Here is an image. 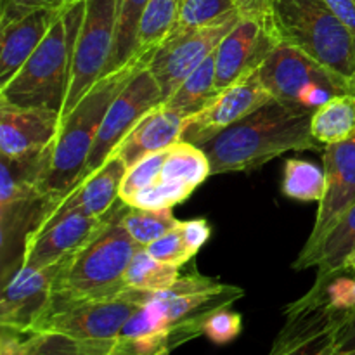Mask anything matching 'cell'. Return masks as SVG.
<instances>
[{
	"label": "cell",
	"instance_id": "1",
	"mask_svg": "<svg viewBox=\"0 0 355 355\" xmlns=\"http://www.w3.org/2000/svg\"><path fill=\"white\" fill-rule=\"evenodd\" d=\"M312 111L272 99L203 146L211 175L248 172L288 151L321 148L312 135Z\"/></svg>",
	"mask_w": 355,
	"mask_h": 355
},
{
	"label": "cell",
	"instance_id": "2",
	"mask_svg": "<svg viewBox=\"0 0 355 355\" xmlns=\"http://www.w3.org/2000/svg\"><path fill=\"white\" fill-rule=\"evenodd\" d=\"M49 159L51 146L19 159L0 158V286L23 267L30 243L64 200L40 184Z\"/></svg>",
	"mask_w": 355,
	"mask_h": 355
},
{
	"label": "cell",
	"instance_id": "3",
	"mask_svg": "<svg viewBox=\"0 0 355 355\" xmlns=\"http://www.w3.org/2000/svg\"><path fill=\"white\" fill-rule=\"evenodd\" d=\"M155 51L137 52L123 68L103 76L78 104L61 118L58 137L51 146L49 166L40 182L47 193L66 198L76 186L107 110L135 73L149 64Z\"/></svg>",
	"mask_w": 355,
	"mask_h": 355
},
{
	"label": "cell",
	"instance_id": "4",
	"mask_svg": "<svg viewBox=\"0 0 355 355\" xmlns=\"http://www.w3.org/2000/svg\"><path fill=\"white\" fill-rule=\"evenodd\" d=\"M125 208L127 205L118 200L89 241L62 262L52 295L111 298L127 291L125 272L142 246L125 229L121 220Z\"/></svg>",
	"mask_w": 355,
	"mask_h": 355
},
{
	"label": "cell",
	"instance_id": "5",
	"mask_svg": "<svg viewBox=\"0 0 355 355\" xmlns=\"http://www.w3.org/2000/svg\"><path fill=\"white\" fill-rule=\"evenodd\" d=\"M85 14V0L66 7L23 68L0 87V104L44 107L62 113L69 90L73 52Z\"/></svg>",
	"mask_w": 355,
	"mask_h": 355
},
{
	"label": "cell",
	"instance_id": "6",
	"mask_svg": "<svg viewBox=\"0 0 355 355\" xmlns=\"http://www.w3.org/2000/svg\"><path fill=\"white\" fill-rule=\"evenodd\" d=\"M272 21L281 42L300 49L350 82L355 37L324 0H272Z\"/></svg>",
	"mask_w": 355,
	"mask_h": 355
},
{
	"label": "cell",
	"instance_id": "7",
	"mask_svg": "<svg viewBox=\"0 0 355 355\" xmlns=\"http://www.w3.org/2000/svg\"><path fill=\"white\" fill-rule=\"evenodd\" d=\"M259 76L274 99L312 113L333 97L350 94L349 80L284 42L263 61Z\"/></svg>",
	"mask_w": 355,
	"mask_h": 355
},
{
	"label": "cell",
	"instance_id": "8",
	"mask_svg": "<svg viewBox=\"0 0 355 355\" xmlns=\"http://www.w3.org/2000/svg\"><path fill=\"white\" fill-rule=\"evenodd\" d=\"M123 293L111 298H66L52 295L35 333H54L80 340H114L137 309Z\"/></svg>",
	"mask_w": 355,
	"mask_h": 355
},
{
	"label": "cell",
	"instance_id": "9",
	"mask_svg": "<svg viewBox=\"0 0 355 355\" xmlns=\"http://www.w3.org/2000/svg\"><path fill=\"white\" fill-rule=\"evenodd\" d=\"M118 0H85V14L76 37L69 90L61 118L106 76L116 30Z\"/></svg>",
	"mask_w": 355,
	"mask_h": 355
},
{
	"label": "cell",
	"instance_id": "10",
	"mask_svg": "<svg viewBox=\"0 0 355 355\" xmlns=\"http://www.w3.org/2000/svg\"><path fill=\"white\" fill-rule=\"evenodd\" d=\"M239 12H232L225 19L210 26L173 28L168 37L156 47L148 68L155 75L162 89L163 103L175 92L180 83L208 58L217 51L220 42L227 37L229 31L239 23Z\"/></svg>",
	"mask_w": 355,
	"mask_h": 355
},
{
	"label": "cell",
	"instance_id": "11",
	"mask_svg": "<svg viewBox=\"0 0 355 355\" xmlns=\"http://www.w3.org/2000/svg\"><path fill=\"white\" fill-rule=\"evenodd\" d=\"M163 96L155 75L148 66L139 69L134 78L127 83L123 90L116 96L113 104L107 110L96 141H94L90 155L87 158L85 168L82 177L76 182L78 186L83 179L92 175L99 166L104 165L107 158L114 153V149L121 144L125 137L130 134L132 128L155 107L162 106Z\"/></svg>",
	"mask_w": 355,
	"mask_h": 355
},
{
	"label": "cell",
	"instance_id": "12",
	"mask_svg": "<svg viewBox=\"0 0 355 355\" xmlns=\"http://www.w3.org/2000/svg\"><path fill=\"white\" fill-rule=\"evenodd\" d=\"M324 196L319 201L318 217L293 269H309V262L340 218L355 205V137L324 148Z\"/></svg>",
	"mask_w": 355,
	"mask_h": 355
},
{
	"label": "cell",
	"instance_id": "13",
	"mask_svg": "<svg viewBox=\"0 0 355 355\" xmlns=\"http://www.w3.org/2000/svg\"><path fill=\"white\" fill-rule=\"evenodd\" d=\"M343 318L345 311L333 309L324 293L309 291L288 305L286 322L269 355H331Z\"/></svg>",
	"mask_w": 355,
	"mask_h": 355
},
{
	"label": "cell",
	"instance_id": "14",
	"mask_svg": "<svg viewBox=\"0 0 355 355\" xmlns=\"http://www.w3.org/2000/svg\"><path fill=\"white\" fill-rule=\"evenodd\" d=\"M272 99L274 97L270 96L269 90L260 82L259 69H257L255 73L243 76L241 80L218 92L200 113L187 118L182 141L203 148L218 134L255 113Z\"/></svg>",
	"mask_w": 355,
	"mask_h": 355
},
{
	"label": "cell",
	"instance_id": "15",
	"mask_svg": "<svg viewBox=\"0 0 355 355\" xmlns=\"http://www.w3.org/2000/svg\"><path fill=\"white\" fill-rule=\"evenodd\" d=\"M279 44L276 31L259 21L241 17L215 51L217 92H222L243 76L255 73Z\"/></svg>",
	"mask_w": 355,
	"mask_h": 355
},
{
	"label": "cell",
	"instance_id": "16",
	"mask_svg": "<svg viewBox=\"0 0 355 355\" xmlns=\"http://www.w3.org/2000/svg\"><path fill=\"white\" fill-rule=\"evenodd\" d=\"M62 262L37 269L21 267L3 284L0 297V326H10L24 331L33 329L35 322L51 302L55 276L61 270Z\"/></svg>",
	"mask_w": 355,
	"mask_h": 355
},
{
	"label": "cell",
	"instance_id": "17",
	"mask_svg": "<svg viewBox=\"0 0 355 355\" xmlns=\"http://www.w3.org/2000/svg\"><path fill=\"white\" fill-rule=\"evenodd\" d=\"M61 113L0 104V158L19 159L45 151L58 137Z\"/></svg>",
	"mask_w": 355,
	"mask_h": 355
},
{
	"label": "cell",
	"instance_id": "18",
	"mask_svg": "<svg viewBox=\"0 0 355 355\" xmlns=\"http://www.w3.org/2000/svg\"><path fill=\"white\" fill-rule=\"evenodd\" d=\"M125 173H127V165L120 156L113 153L103 166H99L92 175L83 179L78 186L69 191L68 196L61 201V205L55 208V211L42 225V229L68 214H82L90 218H103L120 200V187Z\"/></svg>",
	"mask_w": 355,
	"mask_h": 355
},
{
	"label": "cell",
	"instance_id": "19",
	"mask_svg": "<svg viewBox=\"0 0 355 355\" xmlns=\"http://www.w3.org/2000/svg\"><path fill=\"white\" fill-rule=\"evenodd\" d=\"M103 218H90L82 214H68L52 224L45 225L28 246L23 267L37 269V267L62 262L89 241L90 236L101 227Z\"/></svg>",
	"mask_w": 355,
	"mask_h": 355
},
{
	"label": "cell",
	"instance_id": "20",
	"mask_svg": "<svg viewBox=\"0 0 355 355\" xmlns=\"http://www.w3.org/2000/svg\"><path fill=\"white\" fill-rule=\"evenodd\" d=\"M64 9H38L0 24V87L6 85L37 51Z\"/></svg>",
	"mask_w": 355,
	"mask_h": 355
},
{
	"label": "cell",
	"instance_id": "21",
	"mask_svg": "<svg viewBox=\"0 0 355 355\" xmlns=\"http://www.w3.org/2000/svg\"><path fill=\"white\" fill-rule=\"evenodd\" d=\"M186 116L166 110L162 104V106L149 111L132 128L130 134L114 149V155L120 156L127 168H130L132 165L141 162L146 156L172 148L173 144L182 141V132L186 128Z\"/></svg>",
	"mask_w": 355,
	"mask_h": 355
},
{
	"label": "cell",
	"instance_id": "22",
	"mask_svg": "<svg viewBox=\"0 0 355 355\" xmlns=\"http://www.w3.org/2000/svg\"><path fill=\"white\" fill-rule=\"evenodd\" d=\"M352 253H355V205L340 218L309 262V269L318 267V277L312 288L322 290L333 277L340 276Z\"/></svg>",
	"mask_w": 355,
	"mask_h": 355
},
{
	"label": "cell",
	"instance_id": "23",
	"mask_svg": "<svg viewBox=\"0 0 355 355\" xmlns=\"http://www.w3.org/2000/svg\"><path fill=\"white\" fill-rule=\"evenodd\" d=\"M312 135L319 144L331 146L355 137V96L342 94L312 114Z\"/></svg>",
	"mask_w": 355,
	"mask_h": 355
},
{
	"label": "cell",
	"instance_id": "24",
	"mask_svg": "<svg viewBox=\"0 0 355 355\" xmlns=\"http://www.w3.org/2000/svg\"><path fill=\"white\" fill-rule=\"evenodd\" d=\"M215 89V52L208 55L182 83L179 89L163 103L166 110L191 118L200 113L217 96Z\"/></svg>",
	"mask_w": 355,
	"mask_h": 355
},
{
	"label": "cell",
	"instance_id": "25",
	"mask_svg": "<svg viewBox=\"0 0 355 355\" xmlns=\"http://www.w3.org/2000/svg\"><path fill=\"white\" fill-rule=\"evenodd\" d=\"M208 177H211V163L205 149L187 141H179L168 149L159 180L182 184L194 191Z\"/></svg>",
	"mask_w": 355,
	"mask_h": 355
},
{
	"label": "cell",
	"instance_id": "26",
	"mask_svg": "<svg viewBox=\"0 0 355 355\" xmlns=\"http://www.w3.org/2000/svg\"><path fill=\"white\" fill-rule=\"evenodd\" d=\"M149 0H118L116 30L106 75L123 68L137 54L139 24Z\"/></svg>",
	"mask_w": 355,
	"mask_h": 355
},
{
	"label": "cell",
	"instance_id": "27",
	"mask_svg": "<svg viewBox=\"0 0 355 355\" xmlns=\"http://www.w3.org/2000/svg\"><path fill=\"white\" fill-rule=\"evenodd\" d=\"M180 267L162 262L155 259L151 253L142 246L132 259L127 272H125V286L127 290L137 291H162L172 286L179 279Z\"/></svg>",
	"mask_w": 355,
	"mask_h": 355
},
{
	"label": "cell",
	"instance_id": "28",
	"mask_svg": "<svg viewBox=\"0 0 355 355\" xmlns=\"http://www.w3.org/2000/svg\"><path fill=\"white\" fill-rule=\"evenodd\" d=\"M180 0H149L139 24L137 52L155 51L179 19Z\"/></svg>",
	"mask_w": 355,
	"mask_h": 355
},
{
	"label": "cell",
	"instance_id": "29",
	"mask_svg": "<svg viewBox=\"0 0 355 355\" xmlns=\"http://www.w3.org/2000/svg\"><path fill=\"white\" fill-rule=\"evenodd\" d=\"M281 189L286 198L297 201H321L326 189L324 168L305 159H288L284 163Z\"/></svg>",
	"mask_w": 355,
	"mask_h": 355
},
{
	"label": "cell",
	"instance_id": "30",
	"mask_svg": "<svg viewBox=\"0 0 355 355\" xmlns=\"http://www.w3.org/2000/svg\"><path fill=\"white\" fill-rule=\"evenodd\" d=\"M121 220L128 234L141 246L151 245L156 239L163 238L180 225V220H177L175 215L172 214V208L142 210V208H132L127 205Z\"/></svg>",
	"mask_w": 355,
	"mask_h": 355
},
{
	"label": "cell",
	"instance_id": "31",
	"mask_svg": "<svg viewBox=\"0 0 355 355\" xmlns=\"http://www.w3.org/2000/svg\"><path fill=\"white\" fill-rule=\"evenodd\" d=\"M232 12H236L234 0H180L175 26L186 30L210 26L225 19Z\"/></svg>",
	"mask_w": 355,
	"mask_h": 355
},
{
	"label": "cell",
	"instance_id": "32",
	"mask_svg": "<svg viewBox=\"0 0 355 355\" xmlns=\"http://www.w3.org/2000/svg\"><path fill=\"white\" fill-rule=\"evenodd\" d=\"M114 340H80L54 333H42L37 349L31 355H110Z\"/></svg>",
	"mask_w": 355,
	"mask_h": 355
},
{
	"label": "cell",
	"instance_id": "33",
	"mask_svg": "<svg viewBox=\"0 0 355 355\" xmlns=\"http://www.w3.org/2000/svg\"><path fill=\"white\" fill-rule=\"evenodd\" d=\"M168 149L153 153V155L146 156L141 162L132 165L130 168H127V173H125L123 182H121L120 187V200L123 201L125 205H127L139 191L146 189V187L151 186V184L158 182L159 177H162V168L163 163H165L166 155H168Z\"/></svg>",
	"mask_w": 355,
	"mask_h": 355
},
{
	"label": "cell",
	"instance_id": "34",
	"mask_svg": "<svg viewBox=\"0 0 355 355\" xmlns=\"http://www.w3.org/2000/svg\"><path fill=\"white\" fill-rule=\"evenodd\" d=\"M191 194H193V189L182 184L158 180L146 189L139 191L127 205L132 208H142V210H166L186 201Z\"/></svg>",
	"mask_w": 355,
	"mask_h": 355
},
{
	"label": "cell",
	"instance_id": "35",
	"mask_svg": "<svg viewBox=\"0 0 355 355\" xmlns=\"http://www.w3.org/2000/svg\"><path fill=\"white\" fill-rule=\"evenodd\" d=\"M243 329V319L238 312L229 311V307L214 312L203 326V335L217 345H225L239 336Z\"/></svg>",
	"mask_w": 355,
	"mask_h": 355
},
{
	"label": "cell",
	"instance_id": "36",
	"mask_svg": "<svg viewBox=\"0 0 355 355\" xmlns=\"http://www.w3.org/2000/svg\"><path fill=\"white\" fill-rule=\"evenodd\" d=\"M146 250H148L155 259L166 263H172V266L175 267H182L184 263H187L194 257V253L191 252L189 246L184 241L182 232H180L179 227L173 229L172 232H168V234L163 236V238L156 239L155 243L146 246Z\"/></svg>",
	"mask_w": 355,
	"mask_h": 355
},
{
	"label": "cell",
	"instance_id": "37",
	"mask_svg": "<svg viewBox=\"0 0 355 355\" xmlns=\"http://www.w3.org/2000/svg\"><path fill=\"white\" fill-rule=\"evenodd\" d=\"M80 0H0V24L26 16L38 9H66Z\"/></svg>",
	"mask_w": 355,
	"mask_h": 355
},
{
	"label": "cell",
	"instance_id": "38",
	"mask_svg": "<svg viewBox=\"0 0 355 355\" xmlns=\"http://www.w3.org/2000/svg\"><path fill=\"white\" fill-rule=\"evenodd\" d=\"M40 338L42 333L0 326V355H31Z\"/></svg>",
	"mask_w": 355,
	"mask_h": 355
},
{
	"label": "cell",
	"instance_id": "39",
	"mask_svg": "<svg viewBox=\"0 0 355 355\" xmlns=\"http://www.w3.org/2000/svg\"><path fill=\"white\" fill-rule=\"evenodd\" d=\"M328 304L336 311H355V279L336 276L324 286Z\"/></svg>",
	"mask_w": 355,
	"mask_h": 355
},
{
	"label": "cell",
	"instance_id": "40",
	"mask_svg": "<svg viewBox=\"0 0 355 355\" xmlns=\"http://www.w3.org/2000/svg\"><path fill=\"white\" fill-rule=\"evenodd\" d=\"M234 6L241 17L259 21L269 30L276 31L272 21V0H234Z\"/></svg>",
	"mask_w": 355,
	"mask_h": 355
},
{
	"label": "cell",
	"instance_id": "41",
	"mask_svg": "<svg viewBox=\"0 0 355 355\" xmlns=\"http://www.w3.org/2000/svg\"><path fill=\"white\" fill-rule=\"evenodd\" d=\"M180 232H182V238L186 241V245L189 246L191 252L196 255L201 250V246L210 239L211 227L205 218H194V220L180 222L179 225Z\"/></svg>",
	"mask_w": 355,
	"mask_h": 355
},
{
	"label": "cell",
	"instance_id": "42",
	"mask_svg": "<svg viewBox=\"0 0 355 355\" xmlns=\"http://www.w3.org/2000/svg\"><path fill=\"white\" fill-rule=\"evenodd\" d=\"M355 350V311H347L333 343V354H345Z\"/></svg>",
	"mask_w": 355,
	"mask_h": 355
},
{
	"label": "cell",
	"instance_id": "43",
	"mask_svg": "<svg viewBox=\"0 0 355 355\" xmlns=\"http://www.w3.org/2000/svg\"><path fill=\"white\" fill-rule=\"evenodd\" d=\"M324 2L355 37V0H324Z\"/></svg>",
	"mask_w": 355,
	"mask_h": 355
},
{
	"label": "cell",
	"instance_id": "44",
	"mask_svg": "<svg viewBox=\"0 0 355 355\" xmlns=\"http://www.w3.org/2000/svg\"><path fill=\"white\" fill-rule=\"evenodd\" d=\"M345 270H355V253H352V257H350V259L347 260Z\"/></svg>",
	"mask_w": 355,
	"mask_h": 355
},
{
	"label": "cell",
	"instance_id": "45",
	"mask_svg": "<svg viewBox=\"0 0 355 355\" xmlns=\"http://www.w3.org/2000/svg\"><path fill=\"white\" fill-rule=\"evenodd\" d=\"M350 94H354L355 96V71H354L352 78H350Z\"/></svg>",
	"mask_w": 355,
	"mask_h": 355
},
{
	"label": "cell",
	"instance_id": "46",
	"mask_svg": "<svg viewBox=\"0 0 355 355\" xmlns=\"http://www.w3.org/2000/svg\"><path fill=\"white\" fill-rule=\"evenodd\" d=\"M331 355H355V350H354V352H345V354H331Z\"/></svg>",
	"mask_w": 355,
	"mask_h": 355
},
{
	"label": "cell",
	"instance_id": "47",
	"mask_svg": "<svg viewBox=\"0 0 355 355\" xmlns=\"http://www.w3.org/2000/svg\"><path fill=\"white\" fill-rule=\"evenodd\" d=\"M354 272H355V270H354Z\"/></svg>",
	"mask_w": 355,
	"mask_h": 355
}]
</instances>
